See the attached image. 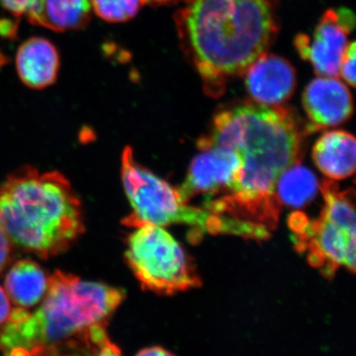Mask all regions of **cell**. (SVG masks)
Wrapping results in <instances>:
<instances>
[{
  "label": "cell",
  "instance_id": "obj_1",
  "mask_svg": "<svg viewBox=\"0 0 356 356\" xmlns=\"http://www.w3.org/2000/svg\"><path fill=\"white\" fill-rule=\"evenodd\" d=\"M306 134L296 114L280 105L241 102L217 112L197 147L233 149L242 159V172L228 195L207 201L206 209L268 232L275 229L281 207L276 184L281 173L300 163Z\"/></svg>",
  "mask_w": 356,
  "mask_h": 356
},
{
  "label": "cell",
  "instance_id": "obj_2",
  "mask_svg": "<svg viewBox=\"0 0 356 356\" xmlns=\"http://www.w3.org/2000/svg\"><path fill=\"white\" fill-rule=\"evenodd\" d=\"M126 292L55 271L35 312L13 309L0 327V353L8 355H118L107 325Z\"/></svg>",
  "mask_w": 356,
  "mask_h": 356
},
{
  "label": "cell",
  "instance_id": "obj_3",
  "mask_svg": "<svg viewBox=\"0 0 356 356\" xmlns=\"http://www.w3.org/2000/svg\"><path fill=\"white\" fill-rule=\"evenodd\" d=\"M175 19L185 55L213 96L266 53L280 29L276 0H186Z\"/></svg>",
  "mask_w": 356,
  "mask_h": 356
},
{
  "label": "cell",
  "instance_id": "obj_4",
  "mask_svg": "<svg viewBox=\"0 0 356 356\" xmlns=\"http://www.w3.org/2000/svg\"><path fill=\"white\" fill-rule=\"evenodd\" d=\"M0 227L13 245L43 259L65 252L86 229L83 206L67 178L32 166L0 184Z\"/></svg>",
  "mask_w": 356,
  "mask_h": 356
},
{
  "label": "cell",
  "instance_id": "obj_5",
  "mask_svg": "<svg viewBox=\"0 0 356 356\" xmlns=\"http://www.w3.org/2000/svg\"><path fill=\"white\" fill-rule=\"evenodd\" d=\"M121 177L132 207L131 214L122 221L128 228L184 224L199 229V234H228L257 240L266 236L264 229L254 224L189 206L177 189L140 165L130 147L122 154Z\"/></svg>",
  "mask_w": 356,
  "mask_h": 356
},
{
  "label": "cell",
  "instance_id": "obj_6",
  "mask_svg": "<svg viewBox=\"0 0 356 356\" xmlns=\"http://www.w3.org/2000/svg\"><path fill=\"white\" fill-rule=\"evenodd\" d=\"M325 205L321 216L308 221L296 213L289 219L294 243L300 252H307L311 266L325 277H332L339 267L355 270L356 220L355 193L339 191L332 180L320 185Z\"/></svg>",
  "mask_w": 356,
  "mask_h": 356
},
{
  "label": "cell",
  "instance_id": "obj_7",
  "mask_svg": "<svg viewBox=\"0 0 356 356\" xmlns=\"http://www.w3.org/2000/svg\"><path fill=\"white\" fill-rule=\"evenodd\" d=\"M126 259L145 290L172 295L201 285L186 252L163 227L135 228L127 240Z\"/></svg>",
  "mask_w": 356,
  "mask_h": 356
},
{
  "label": "cell",
  "instance_id": "obj_8",
  "mask_svg": "<svg viewBox=\"0 0 356 356\" xmlns=\"http://www.w3.org/2000/svg\"><path fill=\"white\" fill-rule=\"evenodd\" d=\"M355 17L348 8L327 9L313 34H300L295 47L320 76L337 77L348 36L355 29Z\"/></svg>",
  "mask_w": 356,
  "mask_h": 356
},
{
  "label": "cell",
  "instance_id": "obj_9",
  "mask_svg": "<svg viewBox=\"0 0 356 356\" xmlns=\"http://www.w3.org/2000/svg\"><path fill=\"white\" fill-rule=\"evenodd\" d=\"M198 149L200 153L192 161L184 184L177 188L186 203L198 194L211 197L219 192L231 191L242 172V159L233 149L217 146Z\"/></svg>",
  "mask_w": 356,
  "mask_h": 356
},
{
  "label": "cell",
  "instance_id": "obj_10",
  "mask_svg": "<svg viewBox=\"0 0 356 356\" xmlns=\"http://www.w3.org/2000/svg\"><path fill=\"white\" fill-rule=\"evenodd\" d=\"M302 102L309 119L307 134L341 125L353 112L350 89L337 77L313 79L304 90Z\"/></svg>",
  "mask_w": 356,
  "mask_h": 356
},
{
  "label": "cell",
  "instance_id": "obj_11",
  "mask_svg": "<svg viewBox=\"0 0 356 356\" xmlns=\"http://www.w3.org/2000/svg\"><path fill=\"white\" fill-rule=\"evenodd\" d=\"M245 88L252 102L277 106L291 97L296 88V72L280 56L264 53L245 72Z\"/></svg>",
  "mask_w": 356,
  "mask_h": 356
},
{
  "label": "cell",
  "instance_id": "obj_12",
  "mask_svg": "<svg viewBox=\"0 0 356 356\" xmlns=\"http://www.w3.org/2000/svg\"><path fill=\"white\" fill-rule=\"evenodd\" d=\"M15 63L18 76L28 88L44 89L57 81L60 55L49 40L41 37L28 39L18 49Z\"/></svg>",
  "mask_w": 356,
  "mask_h": 356
},
{
  "label": "cell",
  "instance_id": "obj_13",
  "mask_svg": "<svg viewBox=\"0 0 356 356\" xmlns=\"http://www.w3.org/2000/svg\"><path fill=\"white\" fill-rule=\"evenodd\" d=\"M313 159L318 170L331 179H344L355 172L356 142L346 131L324 134L313 149Z\"/></svg>",
  "mask_w": 356,
  "mask_h": 356
},
{
  "label": "cell",
  "instance_id": "obj_14",
  "mask_svg": "<svg viewBox=\"0 0 356 356\" xmlns=\"http://www.w3.org/2000/svg\"><path fill=\"white\" fill-rule=\"evenodd\" d=\"M90 0H38L26 17L33 25L55 32L83 29L90 22Z\"/></svg>",
  "mask_w": 356,
  "mask_h": 356
},
{
  "label": "cell",
  "instance_id": "obj_15",
  "mask_svg": "<svg viewBox=\"0 0 356 356\" xmlns=\"http://www.w3.org/2000/svg\"><path fill=\"white\" fill-rule=\"evenodd\" d=\"M49 286V276L30 259L16 262L7 273L4 290L14 305L32 308L43 300Z\"/></svg>",
  "mask_w": 356,
  "mask_h": 356
},
{
  "label": "cell",
  "instance_id": "obj_16",
  "mask_svg": "<svg viewBox=\"0 0 356 356\" xmlns=\"http://www.w3.org/2000/svg\"><path fill=\"white\" fill-rule=\"evenodd\" d=\"M318 186L314 173L297 163L281 173L275 187L276 198L281 206L304 207L315 198Z\"/></svg>",
  "mask_w": 356,
  "mask_h": 356
},
{
  "label": "cell",
  "instance_id": "obj_17",
  "mask_svg": "<svg viewBox=\"0 0 356 356\" xmlns=\"http://www.w3.org/2000/svg\"><path fill=\"white\" fill-rule=\"evenodd\" d=\"M98 17L109 23H122L132 19L144 6V0H90Z\"/></svg>",
  "mask_w": 356,
  "mask_h": 356
},
{
  "label": "cell",
  "instance_id": "obj_18",
  "mask_svg": "<svg viewBox=\"0 0 356 356\" xmlns=\"http://www.w3.org/2000/svg\"><path fill=\"white\" fill-rule=\"evenodd\" d=\"M355 42L353 41L344 51L339 70V76L343 77V81L353 88L355 86Z\"/></svg>",
  "mask_w": 356,
  "mask_h": 356
},
{
  "label": "cell",
  "instance_id": "obj_19",
  "mask_svg": "<svg viewBox=\"0 0 356 356\" xmlns=\"http://www.w3.org/2000/svg\"><path fill=\"white\" fill-rule=\"evenodd\" d=\"M38 0H0V6L15 17L27 16Z\"/></svg>",
  "mask_w": 356,
  "mask_h": 356
},
{
  "label": "cell",
  "instance_id": "obj_20",
  "mask_svg": "<svg viewBox=\"0 0 356 356\" xmlns=\"http://www.w3.org/2000/svg\"><path fill=\"white\" fill-rule=\"evenodd\" d=\"M11 254H13V243H10L3 229L0 227V273L10 261Z\"/></svg>",
  "mask_w": 356,
  "mask_h": 356
},
{
  "label": "cell",
  "instance_id": "obj_21",
  "mask_svg": "<svg viewBox=\"0 0 356 356\" xmlns=\"http://www.w3.org/2000/svg\"><path fill=\"white\" fill-rule=\"evenodd\" d=\"M13 307L11 301L4 288L0 286V327L6 324L9 317H10Z\"/></svg>",
  "mask_w": 356,
  "mask_h": 356
},
{
  "label": "cell",
  "instance_id": "obj_22",
  "mask_svg": "<svg viewBox=\"0 0 356 356\" xmlns=\"http://www.w3.org/2000/svg\"><path fill=\"white\" fill-rule=\"evenodd\" d=\"M138 355H172V353H168V350H163V348H151L140 350Z\"/></svg>",
  "mask_w": 356,
  "mask_h": 356
},
{
  "label": "cell",
  "instance_id": "obj_23",
  "mask_svg": "<svg viewBox=\"0 0 356 356\" xmlns=\"http://www.w3.org/2000/svg\"><path fill=\"white\" fill-rule=\"evenodd\" d=\"M145 3L153 4V6H163V4L177 3L181 0H144Z\"/></svg>",
  "mask_w": 356,
  "mask_h": 356
}]
</instances>
